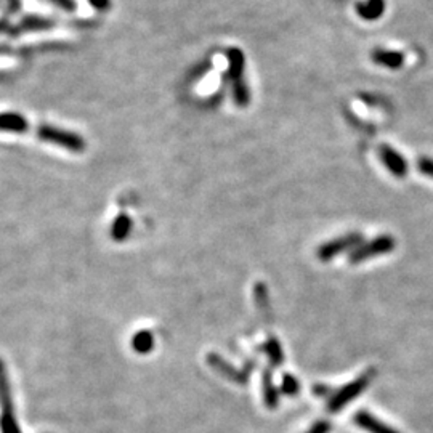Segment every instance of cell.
<instances>
[{"label":"cell","instance_id":"obj_1","mask_svg":"<svg viewBox=\"0 0 433 433\" xmlns=\"http://www.w3.org/2000/svg\"><path fill=\"white\" fill-rule=\"evenodd\" d=\"M0 433H21L17 417H15V408L7 371L2 360H0Z\"/></svg>","mask_w":433,"mask_h":433},{"label":"cell","instance_id":"obj_2","mask_svg":"<svg viewBox=\"0 0 433 433\" xmlns=\"http://www.w3.org/2000/svg\"><path fill=\"white\" fill-rule=\"evenodd\" d=\"M374 376H376L374 371L364 372L360 377L353 380V382L347 384L345 387H342L340 390L334 392V395H332L329 401H327V409H329V413H339V411L345 408L350 401L360 397L364 390L369 387V384L372 382Z\"/></svg>","mask_w":433,"mask_h":433},{"label":"cell","instance_id":"obj_3","mask_svg":"<svg viewBox=\"0 0 433 433\" xmlns=\"http://www.w3.org/2000/svg\"><path fill=\"white\" fill-rule=\"evenodd\" d=\"M395 246H397V241H395L393 236L390 235L377 236L371 241L363 242V244L358 246L356 249H353L350 252V255H348V262H350L352 265H358V263L366 262L372 257L385 255V253L392 252L395 249Z\"/></svg>","mask_w":433,"mask_h":433},{"label":"cell","instance_id":"obj_4","mask_svg":"<svg viewBox=\"0 0 433 433\" xmlns=\"http://www.w3.org/2000/svg\"><path fill=\"white\" fill-rule=\"evenodd\" d=\"M37 134H39V136L44 141H49V143L65 148L68 151L82 152L86 150V140H84L81 135L74 134V132L70 130L58 129V127L52 125H42L39 127V132H37Z\"/></svg>","mask_w":433,"mask_h":433},{"label":"cell","instance_id":"obj_5","mask_svg":"<svg viewBox=\"0 0 433 433\" xmlns=\"http://www.w3.org/2000/svg\"><path fill=\"white\" fill-rule=\"evenodd\" d=\"M360 244H363L361 233H358V231H355V233H347L340 237H334V239L327 241L324 244H321L318 247V251H316V255H318L320 260L329 262L343 252H352Z\"/></svg>","mask_w":433,"mask_h":433},{"label":"cell","instance_id":"obj_6","mask_svg":"<svg viewBox=\"0 0 433 433\" xmlns=\"http://www.w3.org/2000/svg\"><path fill=\"white\" fill-rule=\"evenodd\" d=\"M379 155L380 159H382L385 167L388 168V172L392 173V175L398 178L406 177V173H408V162H406L404 157L401 156L395 148L382 145L379 148Z\"/></svg>","mask_w":433,"mask_h":433},{"label":"cell","instance_id":"obj_7","mask_svg":"<svg viewBox=\"0 0 433 433\" xmlns=\"http://www.w3.org/2000/svg\"><path fill=\"white\" fill-rule=\"evenodd\" d=\"M207 361L210 366H212L216 372H220L221 376L230 379L231 382L237 384H246L247 377H249V372L247 371H239L235 366H231L228 361H225L223 358H220L219 355H209Z\"/></svg>","mask_w":433,"mask_h":433},{"label":"cell","instance_id":"obj_8","mask_svg":"<svg viewBox=\"0 0 433 433\" xmlns=\"http://www.w3.org/2000/svg\"><path fill=\"white\" fill-rule=\"evenodd\" d=\"M355 424L360 427V429L366 430L369 433H400L398 430H395L393 427H390L387 424H384L382 420H379L377 417H374L368 411H358L353 417Z\"/></svg>","mask_w":433,"mask_h":433},{"label":"cell","instance_id":"obj_9","mask_svg":"<svg viewBox=\"0 0 433 433\" xmlns=\"http://www.w3.org/2000/svg\"><path fill=\"white\" fill-rule=\"evenodd\" d=\"M226 60H228V77L231 81V86L237 82L244 81V68H246V58L244 54L239 49H230L226 52Z\"/></svg>","mask_w":433,"mask_h":433},{"label":"cell","instance_id":"obj_10","mask_svg":"<svg viewBox=\"0 0 433 433\" xmlns=\"http://www.w3.org/2000/svg\"><path fill=\"white\" fill-rule=\"evenodd\" d=\"M371 58L376 65L385 66V68H388V70H400V68L404 65V60H406L401 52L385 50V49L374 50Z\"/></svg>","mask_w":433,"mask_h":433},{"label":"cell","instance_id":"obj_11","mask_svg":"<svg viewBox=\"0 0 433 433\" xmlns=\"http://www.w3.org/2000/svg\"><path fill=\"white\" fill-rule=\"evenodd\" d=\"M262 393H263V403L268 409H276L279 404V392L278 388L274 387L273 384V376L270 369L263 371V377H262Z\"/></svg>","mask_w":433,"mask_h":433},{"label":"cell","instance_id":"obj_12","mask_svg":"<svg viewBox=\"0 0 433 433\" xmlns=\"http://www.w3.org/2000/svg\"><path fill=\"white\" fill-rule=\"evenodd\" d=\"M385 3L384 0H366V2L358 3L356 12L363 19L376 21L384 15Z\"/></svg>","mask_w":433,"mask_h":433},{"label":"cell","instance_id":"obj_13","mask_svg":"<svg viewBox=\"0 0 433 433\" xmlns=\"http://www.w3.org/2000/svg\"><path fill=\"white\" fill-rule=\"evenodd\" d=\"M28 129V123L21 114L17 113H0V130L2 132H17L21 134Z\"/></svg>","mask_w":433,"mask_h":433},{"label":"cell","instance_id":"obj_14","mask_svg":"<svg viewBox=\"0 0 433 433\" xmlns=\"http://www.w3.org/2000/svg\"><path fill=\"white\" fill-rule=\"evenodd\" d=\"M132 226H134V223H132V219L129 215L125 214L118 215L113 221V225H111V237L118 242L125 241L130 235Z\"/></svg>","mask_w":433,"mask_h":433},{"label":"cell","instance_id":"obj_15","mask_svg":"<svg viewBox=\"0 0 433 433\" xmlns=\"http://www.w3.org/2000/svg\"><path fill=\"white\" fill-rule=\"evenodd\" d=\"M132 348L140 355H146L155 348V336L151 331H139L132 337Z\"/></svg>","mask_w":433,"mask_h":433},{"label":"cell","instance_id":"obj_16","mask_svg":"<svg viewBox=\"0 0 433 433\" xmlns=\"http://www.w3.org/2000/svg\"><path fill=\"white\" fill-rule=\"evenodd\" d=\"M263 353L268 356V360L273 364V366H281L284 361V353L281 348V343L278 342V339L270 337L265 343H263Z\"/></svg>","mask_w":433,"mask_h":433},{"label":"cell","instance_id":"obj_17","mask_svg":"<svg viewBox=\"0 0 433 433\" xmlns=\"http://www.w3.org/2000/svg\"><path fill=\"white\" fill-rule=\"evenodd\" d=\"M54 26V21L44 19V18H37V17H29L23 21L21 24V29L24 31H40V29H49Z\"/></svg>","mask_w":433,"mask_h":433},{"label":"cell","instance_id":"obj_18","mask_svg":"<svg viewBox=\"0 0 433 433\" xmlns=\"http://www.w3.org/2000/svg\"><path fill=\"white\" fill-rule=\"evenodd\" d=\"M281 392L289 397H295L300 392V382L295 379L292 374H284L281 382Z\"/></svg>","mask_w":433,"mask_h":433},{"label":"cell","instance_id":"obj_19","mask_svg":"<svg viewBox=\"0 0 433 433\" xmlns=\"http://www.w3.org/2000/svg\"><path fill=\"white\" fill-rule=\"evenodd\" d=\"M417 167H419V171L424 175L433 178V159H430V157H420L419 162H417Z\"/></svg>","mask_w":433,"mask_h":433},{"label":"cell","instance_id":"obj_20","mask_svg":"<svg viewBox=\"0 0 433 433\" xmlns=\"http://www.w3.org/2000/svg\"><path fill=\"white\" fill-rule=\"evenodd\" d=\"M331 432V424L326 420H320L316 422V424H313L310 427V429L305 432V433H329Z\"/></svg>","mask_w":433,"mask_h":433},{"label":"cell","instance_id":"obj_21","mask_svg":"<svg viewBox=\"0 0 433 433\" xmlns=\"http://www.w3.org/2000/svg\"><path fill=\"white\" fill-rule=\"evenodd\" d=\"M88 2H90L93 8L100 10V12H103V10H108L109 5H111V0H88Z\"/></svg>","mask_w":433,"mask_h":433},{"label":"cell","instance_id":"obj_22","mask_svg":"<svg viewBox=\"0 0 433 433\" xmlns=\"http://www.w3.org/2000/svg\"><path fill=\"white\" fill-rule=\"evenodd\" d=\"M313 393L318 395V397H326V398H327V395H331V397L334 395V392H331L329 387H324V385H315Z\"/></svg>","mask_w":433,"mask_h":433},{"label":"cell","instance_id":"obj_23","mask_svg":"<svg viewBox=\"0 0 433 433\" xmlns=\"http://www.w3.org/2000/svg\"><path fill=\"white\" fill-rule=\"evenodd\" d=\"M54 2L56 5H60V7L66 8V10H74V8H76V5H74V0H54Z\"/></svg>","mask_w":433,"mask_h":433}]
</instances>
